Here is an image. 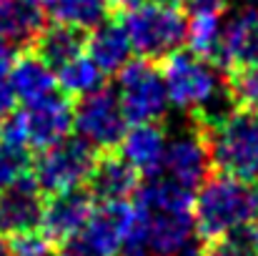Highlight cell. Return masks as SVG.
<instances>
[{
    "mask_svg": "<svg viewBox=\"0 0 258 256\" xmlns=\"http://www.w3.org/2000/svg\"><path fill=\"white\" fill-rule=\"evenodd\" d=\"M161 76L168 100L188 111L196 126H213L236 111L226 85V73L190 50H175L163 58Z\"/></svg>",
    "mask_w": 258,
    "mask_h": 256,
    "instance_id": "1",
    "label": "cell"
},
{
    "mask_svg": "<svg viewBox=\"0 0 258 256\" xmlns=\"http://www.w3.org/2000/svg\"><path fill=\"white\" fill-rule=\"evenodd\" d=\"M258 219V183L228 173H211L193 198L198 241L213 244L253 226Z\"/></svg>",
    "mask_w": 258,
    "mask_h": 256,
    "instance_id": "2",
    "label": "cell"
},
{
    "mask_svg": "<svg viewBox=\"0 0 258 256\" xmlns=\"http://www.w3.org/2000/svg\"><path fill=\"white\" fill-rule=\"evenodd\" d=\"M196 128L206 138L211 164L218 173L258 183V113L236 108L223 121Z\"/></svg>",
    "mask_w": 258,
    "mask_h": 256,
    "instance_id": "3",
    "label": "cell"
},
{
    "mask_svg": "<svg viewBox=\"0 0 258 256\" xmlns=\"http://www.w3.org/2000/svg\"><path fill=\"white\" fill-rule=\"evenodd\" d=\"M113 15L120 18L133 50L146 61H163L185 43L188 20L180 8L156 0H138L136 5Z\"/></svg>",
    "mask_w": 258,
    "mask_h": 256,
    "instance_id": "4",
    "label": "cell"
},
{
    "mask_svg": "<svg viewBox=\"0 0 258 256\" xmlns=\"http://www.w3.org/2000/svg\"><path fill=\"white\" fill-rule=\"evenodd\" d=\"M133 203L113 201L95 203L88 221L66 241L55 246V256H115L128 236Z\"/></svg>",
    "mask_w": 258,
    "mask_h": 256,
    "instance_id": "5",
    "label": "cell"
},
{
    "mask_svg": "<svg viewBox=\"0 0 258 256\" xmlns=\"http://www.w3.org/2000/svg\"><path fill=\"white\" fill-rule=\"evenodd\" d=\"M95 159H98L95 148L88 146L86 141L63 138L35 156V161L30 164V173H33L30 178L48 196L73 191V188H86Z\"/></svg>",
    "mask_w": 258,
    "mask_h": 256,
    "instance_id": "6",
    "label": "cell"
},
{
    "mask_svg": "<svg viewBox=\"0 0 258 256\" xmlns=\"http://www.w3.org/2000/svg\"><path fill=\"white\" fill-rule=\"evenodd\" d=\"M115 98L128 123H158L168 106V93L153 61H128L118 71Z\"/></svg>",
    "mask_w": 258,
    "mask_h": 256,
    "instance_id": "7",
    "label": "cell"
},
{
    "mask_svg": "<svg viewBox=\"0 0 258 256\" xmlns=\"http://www.w3.org/2000/svg\"><path fill=\"white\" fill-rule=\"evenodd\" d=\"M73 128L78 138L95 151H115L128 131V121L120 111L115 90L100 85L98 90L83 95L73 108Z\"/></svg>",
    "mask_w": 258,
    "mask_h": 256,
    "instance_id": "8",
    "label": "cell"
},
{
    "mask_svg": "<svg viewBox=\"0 0 258 256\" xmlns=\"http://www.w3.org/2000/svg\"><path fill=\"white\" fill-rule=\"evenodd\" d=\"M211 169H213V164H211L206 138L201 136V131L196 126L168 141L161 171L178 186H183L188 191H198L201 183L211 176Z\"/></svg>",
    "mask_w": 258,
    "mask_h": 256,
    "instance_id": "9",
    "label": "cell"
},
{
    "mask_svg": "<svg viewBox=\"0 0 258 256\" xmlns=\"http://www.w3.org/2000/svg\"><path fill=\"white\" fill-rule=\"evenodd\" d=\"M20 118L25 126L28 146L43 151V148L68 138V133L73 128V106H71L68 95L50 93L35 103H28L20 111Z\"/></svg>",
    "mask_w": 258,
    "mask_h": 256,
    "instance_id": "10",
    "label": "cell"
},
{
    "mask_svg": "<svg viewBox=\"0 0 258 256\" xmlns=\"http://www.w3.org/2000/svg\"><path fill=\"white\" fill-rule=\"evenodd\" d=\"M213 66L221 73L243 66H258V8H246L236 13L223 25L221 45Z\"/></svg>",
    "mask_w": 258,
    "mask_h": 256,
    "instance_id": "11",
    "label": "cell"
},
{
    "mask_svg": "<svg viewBox=\"0 0 258 256\" xmlns=\"http://www.w3.org/2000/svg\"><path fill=\"white\" fill-rule=\"evenodd\" d=\"M95 201L88 193V188H73L63 193H53L45 198L43 206V219H40V231L58 246L68 236H73L83 224L88 221Z\"/></svg>",
    "mask_w": 258,
    "mask_h": 256,
    "instance_id": "12",
    "label": "cell"
},
{
    "mask_svg": "<svg viewBox=\"0 0 258 256\" xmlns=\"http://www.w3.org/2000/svg\"><path fill=\"white\" fill-rule=\"evenodd\" d=\"M45 206V193L38 188L33 178H20L13 186L0 191V231L18 234L40 229Z\"/></svg>",
    "mask_w": 258,
    "mask_h": 256,
    "instance_id": "13",
    "label": "cell"
},
{
    "mask_svg": "<svg viewBox=\"0 0 258 256\" xmlns=\"http://www.w3.org/2000/svg\"><path fill=\"white\" fill-rule=\"evenodd\" d=\"M138 173L131 169L118 153L103 151L98 153L93 171L88 176V193L93 196L95 203H113V201H128L131 196L138 193Z\"/></svg>",
    "mask_w": 258,
    "mask_h": 256,
    "instance_id": "14",
    "label": "cell"
},
{
    "mask_svg": "<svg viewBox=\"0 0 258 256\" xmlns=\"http://www.w3.org/2000/svg\"><path fill=\"white\" fill-rule=\"evenodd\" d=\"M168 136L158 123H133L118 143V156L138 176L161 173Z\"/></svg>",
    "mask_w": 258,
    "mask_h": 256,
    "instance_id": "15",
    "label": "cell"
},
{
    "mask_svg": "<svg viewBox=\"0 0 258 256\" xmlns=\"http://www.w3.org/2000/svg\"><path fill=\"white\" fill-rule=\"evenodd\" d=\"M86 53H88V58L98 66V71L103 76L118 73L131 61L133 45H131L128 33H125V28H123V23H120L118 15L110 13V18H105L95 28H90Z\"/></svg>",
    "mask_w": 258,
    "mask_h": 256,
    "instance_id": "16",
    "label": "cell"
},
{
    "mask_svg": "<svg viewBox=\"0 0 258 256\" xmlns=\"http://www.w3.org/2000/svg\"><path fill=\"white\" fill-rule=\"evenodd\" d=\"M8 81L15 90V98L25 106L55 93V71L30 48H23V53L15 56Z\"/></svg>",
    "mask_w": 258,
    "mask_h": 256,
    "instance_id": "17",
    "label": "cell"
},
{
    "mask_svg": "<svg viewBox=\"0 0 258 256\" xmlns=\"http://www.w3.org/2000/svg\"><path fill=\"white\" fill-rule=\"evenodd\" d=\"M86 43H88V33L81 28L66 25V23H53L45 25L40 30V35L33 40L30 50L35 56H40L53 71H58L60 66L76 61L78 56L86 53Z\"/></svg>",
    "mask_w": 258,
    "mask_h": 256,
    "instance_id": "18",
    "label": "cell"
},
{
    "mask_svg": "<svg viewBox=\"0 0 258 256\" xmlns=\"http://www.w3.org/2000/svg\"><path fill=\"white\" fill-rule=\"evenodd\" d=\"M45 28L43 8L28 0H0V40L30 48Z\"/></svg>",
    "mask_w": 258,
    "mask_h": 256,
    "instance_id": "19",
    "label": "cell"
},
{
    "mask_svg": "<svg viewBox=\"0 0 258 256\" xmlns=\"http://www.w3.org/2000/svg\"><path fill=\"white\" fill-rule=\"evenodd\" d=\"M221 33H223L221 13H193V18L188 20V28H185V45L193 56H198L208 63H216Z\"/></svg>",
    "mask_w": 258,
    "mask_h": 256,
    "instance_id": "20",
    "label": "cell"
},
{
    "mask_svg": "<svg viewBox=\"0 0 258 256\" xmlns=\"http://www.w3.org/2000/svg\"><path fill=\"white\" fill-rule=\"evenodd\" d=\"M48 8L55 23H66L81 30L95 28L100 20L110 15L108 0H53Z\"/></svg>",
    "mask_w": 258,
    "mask_h": 256,
    "instance_id": "21",
    "label": "cell"
},
{
    "mask_svg": "<svg viewBox=\"0 0 258 256\" xmlns=\"http://www.w3.org/2000/svg\"><path fill=\"white\" fill-rule=\"evenodd\" d=\"M100 81H103V73L88 58V53L78 56L76 61H71L55 71V85H60V90L71 98H83L88 93L98 90Z\"/></svg>",
    "mask_w": 258,
    "mask_h": 256,
    "instance_id": "22",
    "label": "cell"
},
{
    "mask_svg": "<svg viewBox=\"0 0 258 256\" xmlns=\"http://www.w3.org/2000/svg\"><path fill=\"white\" fill-rule=\"evenodd\" d=\"M226 85L236 108L258 113V66H243L228 71Z\"/></svg>",
    "mask_w": 258,
    "mask_h": 256,
    "instance_id": "23",
    "label": "cell"
},
{
    "mask_svg": "<svg viewBox=\"0 0 258 256\" xmlns=\"http://www.w3.org/2000/svg\"><path fill=\"white\" fill-rule=\"evenodd\" d=\"M201 256H258L253 226H248V229H243V231H236V234L228 236V239L206 244Z\"/></svg>",
    "mask_w": 258,
    "mask_h": 256,
    "instance_id": "24",
    "label": "cell"
},
{
    "mask_svg": "<svg viewBox=\"0 0 258 256\" xmlns=\"http://www.w3.org/2000/svg\"><path fill=\"white\" fill-rule=\"evenodd\" d=\"M8 244H10L13 256H55L53 241H50L40 229L10 234V241H8Z\"/></svg>",
    "mask_w": 258,
    "mask_h": 256,
    "instance_id": "25",
    "label": "cell"
},
{
    "mask_svg": "<svg viewBox=\"0 0 258 256\" xmlns=\"http://www.w3.org/2000/svg\"><path fill=\"white\" fill-rule=\"evenodd\" d=\"M30 171V161H28V151L20 148H10L5 143H0V191L13 186L15 181L25 178Z\"/></svg>",
    "mask_w": 258,
    "mask_h": 256,
    "instance_id": "26",
    "label": "cell"
},
{
    "mask_svg": "<svg viewBox=\"0 0 258 256\" xmlns=\"http://www.w3.org/2000/svg\"><path fill=\"white\" fill-rule=\"evenodd\" d=\"M15 103H18V98H15V90H13L10 81L0 78V121H5L15 111Z\"/></svg>",
    "mask_w": 258,
    "mask_h": 256,
    "instance_id": "27",
    "label": "cell"
},
{
    "mask_svg": "<svg viewBox=\"0 0 258 256\" xmlns=\"http://www.w3.org/2000/svg\"><path fill=\"white\" fill-rule=\"evenodd\" d=\"M193 13H223L231 0H185Z\"/></svg>",
    "mask_w": 258,
    "mask_h": 256,
    "instance_id": "28",
    "label": "cell"
},
{
    "mask_svg": "<svg viewBox=\"0 0 258 256\" xmlns=\"http://www.w3.org/2000/svg\"><path fill=\"white\" fill-rule=\"evenodd\" d=\"M13 61H15V50L10 43L0 40V78H8L10 68H13Z\"/></svg>",
    "mask_w": 258,
    "mask_h": 256,
    "instance_id": "29",
    "label": "cell"
},
{
    "mask_svg": "<svg viewBox=\"0 0 258 256\" xmlns=\"http://www.w3.org/2000/svg\"><path fill=\"white\" fill-rule=\"evenodd\" d=\"M138 0H108V5H110V13H120V10H125V8H131V5H136Z\"/></svg>",
    "mask_w": 258,
    "mask_h": 256,
    "instance_id": "30",
    "label": "cell"
},
{
    "mask_svg": "<svg viewBox=\"0 0 258 256\" xmlns=\"http://www.w3.org/2000/svg\"><path fill=\"white\" fill-rule=\"evenodd\" d=\"M0 256H13V251H10V244L0 236Z\"/></svg>",
    "mask_w": 258,
    "mask_h": 256,
    "instance_id": "31",
    "label": "cell"
},
{
    "mask_svg": "<svg viewBox=\"0 0 258 256\" xmlns=\"http://www.w3.org/2000/svg\"><path fill=\"white\" fill-rule=\"evenodd\" d=\"M28 3H33V5H38V8H48L53 0H28Z\"/></svg>",
    "mask_w": 258,
    "mask_h": 256,
    "instance_id": "32",
    "label": "cell"
},
{
    "mask_svg": "<svg viewBox=\"0 0 258 256\" xmlns=\"http://www.w3.org/2000/svg\"><path fill=\"white\" fill-rule=\"evenodd\" d=\"M253 236H256V249H258V219H256V224H253Z\"/></svg>",
    "mask_w": 258,
    "mask_h": 256,
    "instance_id": "33",
    "label": "cell"
},
{
    "mask_svg": "<svg viewBox=\"0 0 258 256\" xmlns=\"http://www.w3.org/2000/svg\"><path fill=\"white\" fill-rule=\"evenodd\" d=\"M253 3H258V0H253Z\"/></svg>",
    "mask_w": 258,
    "mask_h": 256,
    "instance_id": "34",
    "label": "cell"
}]
</instances>
